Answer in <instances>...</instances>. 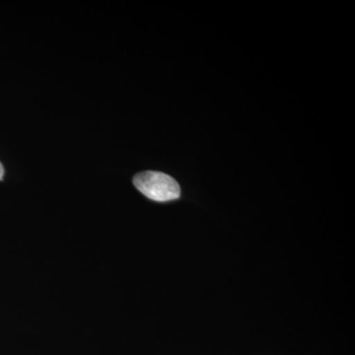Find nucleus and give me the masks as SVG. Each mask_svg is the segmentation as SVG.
Here are the masks:
<instances>
[{
  "instance_id": "obj_1",
  "label": "nucleus",
  "mask_w": 355,
  "mask_h": 355,
  "mask_svg": "<svg viewBox=\"0 0 355 355\" xmlns=\"http://www.w3.org/2000/svg\"><path fill=\"white\" fill-rule=\"evenodd\" d=\"M133 184L142 195L154 202H170L178 200L181 196V189L176 180L164 173H139L133 178Z\"/></svg>"
},
{
  "instance_id": "obj_2",
  "label": "nucleus",
  "mask_w": 355,
  "mask_h": 355,
  "mask_svg": "<svg viewBox=\"0 0 355 355\" xmlns=\"http://www.w3.org/2000/svg\"><path fill=\"white\" fill-rule=\"evenodd\" d=\"M4 175V168L3 166H2L1 163H0V180H2V178H3Z\"/></svg>"
}]
</instances>
